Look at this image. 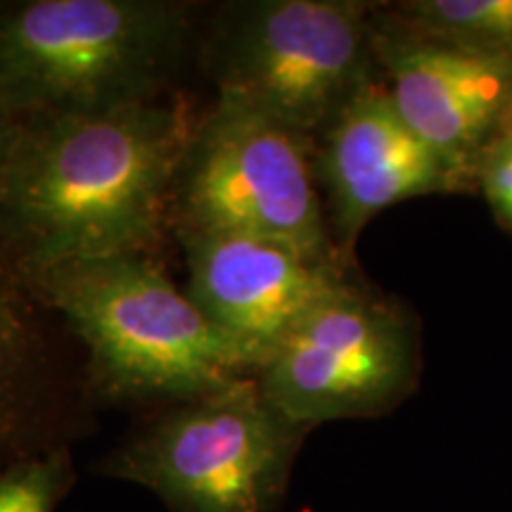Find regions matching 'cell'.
Here are the masks:
<instances>
[{"label":"cell","mask_w":512,"mask_h":512,"mask_svg":"<svg viewBox=\"0 0 512 512\" xmlns=\"http://www.w3.org/2000/svg\"><path fill=\"white\" fill-rule=\"evenodd\" d=\"M192 126L185 107L159 98L22 119L0 181V247L24 283L150 254L174 214Z\"/></svg>","instance_id":"6da1fadb"},{"label":"cell","mask_w":512,"mask_h":512,"mask_svg":"<svg viewBox=\"0 0 512 512\" xmlns=\"http://www.w3.org/2000/svg\"><path fill=\"white\" fill-rule=\"evenodd\" d=\"M27 285L67 320L112 396L185 403L230 392L259 373L150 254L60 266Z\"/></svg>","instance_id":"7a4b0ae2"},{"label":"cell","mask_w":512,"mask_h":512,"mask_svg":"<svg viewBox=\"0 0 512 512\" xmlns=\"http://www.w3.org/2000/svg\"><path fill=\"white\" fill-rule=\"evenodd\" d=\"M192 36L178 0H29L0 10V98L15 117L157 100Z\"/></svg>","instance_id":"3957f363"},{"label":"cell","mask_w":512,"mask_h":512,"mask_svg":"<svg viewBox=\"0 0 512 512\" xmlns=\"http://www.w3.org/2000/svg\"><path fill=\"white\" fill-rule=\"evenodd\" d=\"M375 10L358 0L226 3L207 36L216 95L247 102L318 145L377 76Z\"/></svg>","instance_id":"277c9868"},{"label":"cell","mask_w":512,"mask_h":512,"mask_svg":"<svg viewBox=\"0 0 512 512\" xmlns=\"http://www.w3.org/2000/svg\"><path fill=\"white\" fill-rule=\"evenodd\" d=\"M171 219L176 230L254 235L349 268L325 214L316 145L230 95L192 126Z\"/></svg>","instance_id":"5b68a950"},{"label":"cell","mask_w":512,"mask_h":512,"mask_svg":"<svg viewBox=\"0 0 512 512\" xmlns=\"http://www.w3.org/2000/svg\"><path fill=\"white\" fill-rule=\"evenodd\" d=\"M306 432L252 380L159 415L107 472L174 512H278Z\"/></svg>","instance_id":"8992f818"},{"label":"cell","mask_w":512,"mask_h":512,"mask_svg":"<svg viewBox=\"0 0 512 512\" xmlns=\"http://www.w3.org/2000/svg\"><path fill=\"white\" fill-rule=\"evenodd\" d=\"M418 318L351 280L316 306L256 373L261 394L294 425L377 418L415 392Z\"/></svg>","instance_id":"52a82bcc"},{"label":"cell","mask_w":512,"mask_h":512,"mask_svg":"<svg viewBox=\"0 0 512 512\" xmlns=\"http://www.w3.org/2000/svg\"><path fill=\"white\" fill-rule=\"evenodd\" d=\"M316 176L332 240L351 256L370 221L394 204L475 190V181L403 121L380 74L354 95L316 145Z\"/></svg>","instance_id":"ba28073f"},{"label":"cell","mask_w":512,"mask_h":512,"mask_svg":"<svg viewBox=\"0 0 512 512\" xmlns=\"http://www.w3.org/2000/svg\"><path fill=\"white\" fill-rule=\"evenodd\" d=\"M178 242L188 261L185 292L259 368L316 306L354 280L347 266L254 235L181 228Z\"/></svg>","instance_id":"9c48e42d"},{"label":"cell","mask_w":512,"mask_h":512,"mask_svg":"<svg viewBox=\"0 0 512 512\" xmlns=\"http://www.w3.org/2000/svg\"><path fill=\"white\" fill-rule=\"evenodd\" d=\"M375 62L403 121L475 181L479 152L510 98L512 62L418 36L382 10H375Z\"/></svg>","instance_id":"30bf717a"},{"label":"cell","mask_w":512,"mask_h":512,"mask_svg":"<svg viewBox=\"0 0 512 512\" xmlns=\"http://www.w3.org/2000/svg\"><path fill=\"white\" fill-rule=\"evenodd\" d=\"M31 294L0 247V451L27 430L46 373V344Z\"/></svg>","instance_id":"8fae6325"},{"label":"cell","mask_w":512,"mask_h":512,"mask_svg":"<svg viewBox=\"0 0 512 512\" xmlns=\"http://www.w3.org/2000/svg\"><path fill=\"white\" fill-rule=\"evenodd\" d=\"M384 8L413 34L512 62V0H403Z\"/></svg>","instance_id":"7c38bea8"},{"label":"cell","mask_w":512,"mask_h":512,"mask_svg":"<svg viewBox=\"0 0 512 512\" xmlns=\"http://www.w3.org/2000/svg\"><path fill=\"white\" fill-rule=\"evenodd\" d=\"M72 467L62 451L15 458L0 470V512H55Z\"/></svg>","instance_id":"4fadbf2b"},{"label":"cell","mask_w":512,"mask_h":512,"mask_svg":"<svg viewBox=\"0 0 512 512\" xmlns=\"http://www.w3.org/2000/svg\"><path fill=\"white\" fill-rule=\"evenodd\" d=\"M475 190L484 195L498 226L512 235V136L496 133L479 152Z\"/></svg>","instance_id":"5bb4252c"},{"label":"cell","mask_w":512,"mask_h":512,"mask_svg":"<svg viewBox=\"0 0 512 512\" xmlns=\"http://www.w3.org/2000/svg\"><path fill=\"white\" fill-rule=\"evenodd\" d=\"M19 126H22V121L10 112V107L5 105L3 98H0V181H3L5 169H8Z\"/></svg>","instance_id":"9a60e30c"},{"label":"cell","mask_w":512,"mask_h":512,"mask_svg":"<svg viewBox=\"0 0 512 512\" xmlns=\"http://www.w3.org/2000/svg\"><path fill=\"white\" fill-rule=\"evenodd\" d=\"M496 133H510V136H512V91H510L508 102H505V107H503L501 124H498Z\"/></svg>","instance_id":"2e32d148"}]
</instances>
